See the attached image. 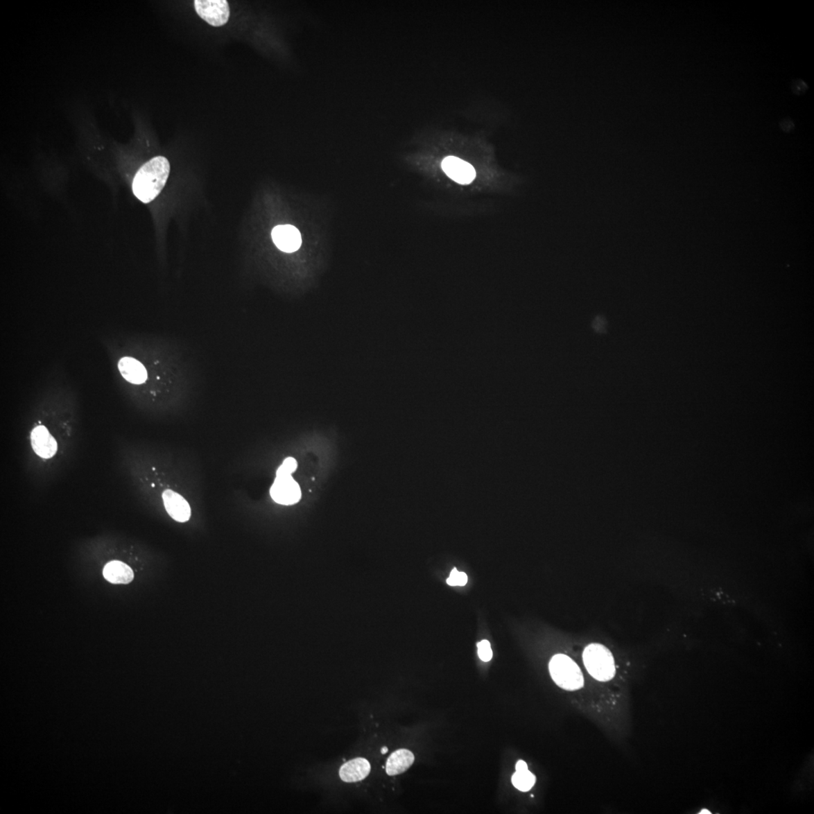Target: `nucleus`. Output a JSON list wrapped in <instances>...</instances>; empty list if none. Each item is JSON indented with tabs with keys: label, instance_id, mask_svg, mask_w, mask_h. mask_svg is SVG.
Listing matches in <instances>:
<instances>
[{
	"label": "nucleus",
	"instance_id": "nucleus-2",
	"mask_svg": "<svg viewBox=\"0 0 814 814\" xmlns=\"http://www.w3.org/2000/svg\"><path fill=\"white\" fill-rule=\"evenodd\" d=\"M583 659L588 673L597 680L607 682L616 675L612 654L603 645L588 646L584 652Z\"/></svg>",
	"mask_w": 814,
	"mask_h": 814
},
{
	"label": "nucleus",
	"instance_id": "nucleus-13",
	"mask_svg": "<svg viewBox=\"0 0 814 814\" xmlns=\"http://www.w3.org/2000/svg\"><path fill=\"white\" fill-rule=\"evenodd\" d=\"M415 761L413 753L408 750H398L392 753L386 762V773L395 776L406 772Z\"/></svg>",
	"mask_w": 814,
	"mask_h": 814
},
{
	"label": "nucleus",
	"instance_id": "nucleus-16",
	"mask_svg": "<svg viewBox=\"0 0 814 814\" xmlns=\"http://www.w3.org/2000/svg\"><path fill=\"white\" fill-rule=\"evenodd\" d=\"M467 582V576L465 573L458 571L456 569H453L450 573L449 578L447 580V583L449 586L462 587L466 585Z\"/></svg>",
	"mask_w": 814,
	"mask_h": 814
},
{
	"label": "nucleus",
	"instance_id": "nucleus-6",
	"mask_svg": "<svg viewBox=\"0 0 814 814\" xmlns=\"http://www.w3.org/2000/svg\"><path fill=\"white\" fill-rule=\"evenodd\" d=\"M162 500L167 513L179 523H186L191 517V507L178 492L167 490L162 493Z\"/></svg>",
	"mask_w": 814,
	"mask_h": 814
},
{
	"label": "nucleus",
	"instance_id": "nucleus-1",
	"mask_svg": "<svg viewBox=\"0 0 814 814\" xmlns=\"http://www.w3.org/2000/svg\"><path fill=\"white\" fill-rule=\"evenodd\" d=\"M170 171V163L166 157H157L146 162L135 176V196L143 203L153 201L166 186Z\"/></svg>",
	"mask_w": 814,
	"mask_h": 814
},
{
	"label": "nucleus",
	"instance_id": "nucleus-5",
	"mask_svg": "<svg viewBox=\"0 0 814 814\" xmlns=\"http://www.w3.org/2000/svg\"><path fill=\"white\" fill-rule=\"evenodd\" d=\"M270 495L276 503L293 505L301 499L302 492L299 484L291 475L276 476L270 489Z\"/></svg>",
	"mask_w": 814,
	"mask_h": 814
},
{
	"label": "nucleus",
	"instance_id": "nucleus-14",
	"mask_svg": "<svg viewBox=\"0 0 814 814\" xmlns=\"http://www.w3.org/2000/svg\"><path fill=\"white\" fill-rule=\"evenodd\" d=\"M536 781V778L529 770L516 772L512 777V783L517 790L522 792L530 791Z\"/></svg>",
	"mask_w": 814,
	"mask_h": 814
},
{
	"label": "nucleus",
	"instance_id": "nucleus-11",
	"mask_svg": "<svg viewBox=\"0 0 814 814\" xmlns=\"http://www.w3.org/2000/svg\"><path fill=\"white\" fill-rule=\"evenodd\" d=\"M118 367L121 375L128 382L135 385H140L146 382L147 372L140 361L132 358L125 357L119 361Z\"/></svg>",
	"mask_w": 814,
	"mask_h": 814
},
{
	"label": "nucleus",
	"instance_id": "nucleus-19",
	"mask_svg": "<svg viewBox=\"0 0 814 814\" xmlns=\"http://www.w3.org/2000/svg\"><path fill=\"white\" fill-rule=\"evenodd\" d=\"M388 751V750L386 747H384L382 748V750H381V752H382V754H386V753H387Z\"/></svg>",
	"mask_w": 814,
	"mask_h": 814
},
{
	"label": "nucleus",
	"instance_id": "nucleus-4",
	"mask_svg": "<svg viewBox=\"0 0 814 814\" xmlns=\"http://www.w3.org/2000/svg\"><path fill=\"white\" fill-rule=\"evenodd\" d=\"M197 14L213 27H221L230 19V8L226 0H196Z\"/></svg>",
	"mask_w": 814,
	"mask_h": 814
},
{
	"label": "nucleus",
	"instance_id": "nucleus-18",
	"mask_svg": "<svg viewBox=\"0 0 814 814\" xmlns=\"http://www.w3.org/2000/svg\"><path fill=\"white\" fill-rule=\"evenodd\" d=\"M528 770V766H527V764L526 763V762L522 760L518 761L516 765L517 772H521V770Z\"/></svg>",
	"mask_w": 814,
	"mask_h": 814
},
{
	"label": "nucleus",
	"instance_id": "nucleus-9",
	"mask_svg": "<svg viewBox=\"0 0 814 814\" xmlns=\"http://www.w3.org/2000/svg\"><path fill=\"white\" fill-rule=\"evenodd\" d=\"M31 438L33 451L40 457L51 458L56 454L57 441L45 426H40L34 428Z\"/></svg>",
	"mask_w": 814,
	"mask_h": 814
},
{
	"label": "nucleus",
	"instance_id": "nucleus-7",
	"mask_svg": "<svg viewBox=\"0 0 814 814\" xmlns=\"http://www.w3.org/2000/svg\"><path fill=\"white\" fill-rule=\"evenodd\" d=\"M441 166L446 175L460 184H469L476 177V171L467 162L453 157L444 159Z\"/></svg>",
	"mask_w": 814,
	"mask_h": 814
},
{
	"label": "nucleus",
	"instance_id": "nucleus-3",
	"mask_svg": "<svg viewBox=\"0 0 814 814\" xmlns=\"http://www.w3.org/2000/svg\"><path fill=\"white\" fill-rule=\"evenodd\" d=\"M551 677L558 686L575 691L584 686L583 674L576 663L565 655H556L549 664Z\"/></svg>",
	"mask_w": 814,
	"mask_h": 814
},
{
	"label": "nucleus",
	"instance_id": "nucleus-12",
	"mask_svg": "<svg viewBox=\"0 0 814 814\" xmlns=\"http://www.w3.org/2000/svg\"><path fill=\"white\" fill-rule=\"evenodd\" d=\"M103 574L107 582L114 584L131 583L135 576L131 568L124 562L116 560L108 562L103 569Z\"/></svg>",
	"mask_w": 814,
	"mask_h": 814
},
{
	"label": "nucleus",
	"instance_id": "nucleus-8",
	"mask_svg": "<svg viewBox=\"0 0 814 814\" xmlns=\"http://www.w3.org/2000/svg\"><path fill=\"white\" fill-rule=\"evenodd\" d=\"M275 245L286 253H293L301 246L302 239L300 231L291 225H281L272 232Z\"/></svg>",
	"mask_w": 814,
	"mask_h": 814
},
{
	"label": "nucleus",
	"instance_id": "nucleus-15",
	"mask_svg": "<svg viewBox=\"0 0 814 814\" xmlns=\"http://www.w3.org/2000/svg\"><path fill=\"white\" fill-rule=\"evenodd\" d=\"M297 462L295 458L289 457L285 458L282 465L276 472V476L291 475L297 469Z\"/></svg>",
	"mask_w": 814,
	"mask_h": 814
},
{
	"label": "nucleus",
	"instance_id": "nucleus-10",
	"mask_svg": "<svg viewBox=\"0 0 814 814\" xmlns=\"http://www.w3.org/2000/svg\"><path fill=\"white\" fill-rule=\"evenodd\" d=\"M370 762L363 758H357L346 762L340 770V776L345 783L359 782L370 773Z\"/></svg>",
	"mask_w": 814,
	"mask_h": 814
},
{
	"label": "nucleus",
	"instance_id": "nucleus-17",
	"mask_svg": "<svg viewBox=\"0 0 814 814\" xmlns=\"http://www.w3.org/2000/svg\"><path fill=\"white\" fill-rule=\"evenodd\" d=\"M478 655L480 660L484 662L491 661L492 657V651L490 643L488 640H483L478 643Z\"/></svg>",
	"mask_w": 814,
	"mask_h": 814
}]
</instances>
